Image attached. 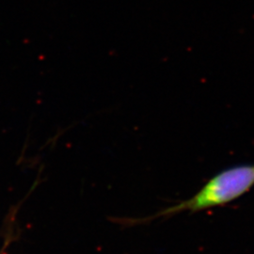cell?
<instances>
[{
	"mask_svg": "<svg viewBox=\"0 0 254 254\" xmlns=\"http://www.w3.org/2000/svg\"><path fill=\"white\" fill-rule=\"evenodd\" d=\"M254 187V164L236 165L217 173L190 199L165 208L141 221L170 217L185 211L195 213L224 206L244 196Z\"/></svg>",
	"mask_w": 254,
	"mask_h": 254,
	"instance_id": "1",
	"label": "cell"
}]
</instances>
